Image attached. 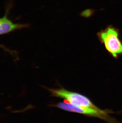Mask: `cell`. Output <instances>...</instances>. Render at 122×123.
<instances>
[{
    "instance_id": "cell-1",
    "label": "cell",
    "mask_w": 122,
    "mask_h": 123,
    "mask_svg": "<svg viewBox=\"0 0 122 123\" xmlns=\"http://www.w3.org/2000/svg\"><path fill=\"white\" fill-rule=\"evenodd\" d=\"M98 36L106 50L113 57L117 58L122 55V42L117 29L109 26L99 32Z\"/></svg>"
},
{
    "instance_id": "cell-2",
    "label": "cell",
    "mask_w": 122,
    "mask_h": 123,
    "mask_svg": "<svg viewBox=\"0 0 122 123\" xmlns=\"http://www.w3.org/2000/svg\"><path fill=\"white\" fill-rule=\"evenodd\" d=\"M55 107L63 110L77 113L87 116L97 117L108 123H119L116 119L110 116L113 112L110 110H102L100 108H93L80 107L67 102H60L55 105Z\"/></svg>"
},
{
    "instance_id": "cell-3",
    "label": "cell",
    "mask_w": 122,
    "mask_h": 123,
    "mask_svg": "<svg viewBox=\"0 0 122 123\" xmlns=\"http://www.w3.org/2000/svg\"><path fill=\"white\" fill-rule=\"evenodd\" d=\"M52 96L64 99V102L80 107L97 108L88 98L75 92H72L65 88L49 89Z\"/></svg>"
},
{
    "instance_id": "cell-4",
    "label": "cell",
    "mask_w": 122,
    "mask_h": 123,
    "mask_svg": "<svg viewBox=\"0 0 122 123\" xmlns=\"http://www.w3.org/2000/svg\"><path fill=\"white\" fill-rule=\"evenodd\" d=\"M10 8H6V13L2 17L0 18V35H4L16 30L28 28L29 25L27 24L15 23L8 18Z\"/></svg>"
},
{
    "instance_id": "cell-5",
    "label": "cell",
    "mask_w": 122,
    "mask_h": 123,
    "mask_svg": "<svg viewBox=\"0 0 122 123\" xmlns=\"http://www.w3.org/2000/svg\"><path fill=\"white\" fill-rule=\"evenodd\" d=\"M0 48H1L2 49H3L5 51L9 53L10 54H12L13 53V52H14V51H12V50H10L9 49H7V48H6V47L4 46V45H1V44H0Z\"/></svg>"
}]
</instances>
